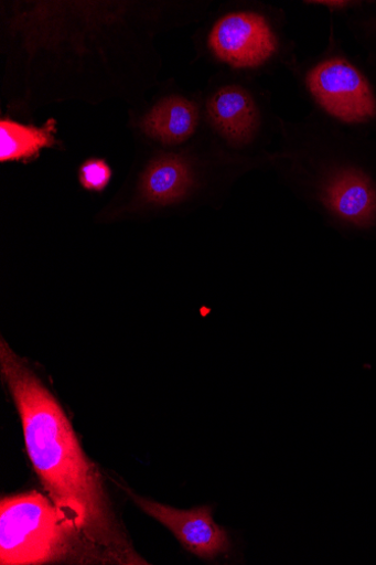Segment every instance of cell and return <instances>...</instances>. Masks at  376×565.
I'll list each match as a JSON object with an SVG mask.
<instances>
[{
  "mask_svg": "<svg viewBox=\"0 0 376 565\" xmlns=\"http://www.w3.org/2000/svg\"><path fill=\"white\" fill-rule=\"evenodd\" d=\"M202 43L212 61L236 72L291 73L300 62L298 44L288 32L287 12L270 4H246L221 13L204 32Z\"/></svg>",
  "mask_w": 376,
  "mask_h": 565,
  "instance_id": "obj_4",
  "label": "cell"
},
{
  "mask_svg": "<svg viewBox=\"0 0 376 565\" xmlns=\"http://www.w3.org/2000/svg\"><path fill=\"white\" fill-rule=\"evenodd\" d=\"M111 170L104 161L92 160L80 169L79 179L84 188L101 191L111 179Z\"/></svg>",
  "mask_w": 376,
  "mask_h": 565,
  "instance_id": "obj_11",
  "label": "cell"
},
{
  "mask_svg": "<svg viewBox=\"0 0 376 565\" xmlns=\"http://www.w3.org/2000/svg\"><path fill=\"white\" fill-rule=\"evenodd\" d=\"M204 100V116L221 142L234 151H254L256 158L272 162L271 145L279 135V119L272 95L250 81L214 84Z\"/></svg>",
  "mask_w": 376,
  "mask_h": 565,
  "instance_id": "obj_6",
  "label": "cell"
},
{
  "mask_svg": "<svg viewBox=\"0 0 376 565\" xmlns=\"http://www.w3.org/2000/svg\"><path fill=\"white\" fill-rule=\"evenodd\" d=\"M333 17L325 50L300 61L290 74L312 113L346 131L367 137L376 131V85L367 70L346 53Z\"/></svg>",
  "mask_w": 376,
  "mask_h": 565,
  "instance_id": "obj_3",
  "label": "cell"
},
{
  "mask_svg": "<svg viewBox=\"0 0 376 565\" xmlns=\"http://www.w3.org/2000/svg\"><path fill=\"white\" fill-rule=\"evenodd\" d=\"M271 169L330 228L347 239L376 241V143L314 113L279 119Z\"/></svg>",
  "mask_w": 376,
  "mask_h": 565,
  "instance_id": "obj_2",
  "label": "cell"
},
{
  "mask_svg": "<svg viewBox=\"0 0 376 565\" xmlns=\"http://www.w3.org/2000/svg\"><path fill=\"white\" fill-rule=\"evenodd\" d=\"M129 494L149 516L168 527L190 553L205 561L230 553L233 545L228 532L214 521L212 507L182 510L130 491Z\"/></svg>",
  "mask_w": 376,
  "mask_h": 565,
  "instance_id": "obj_7",
  "label": "cell"
},
{
  "mask_svg": "<svg viewBox=\"0 0 376 565\" xmlns=\"http://www.w3.org/2000/svg\"><path fill=\"white\" fill-rule=\"evenodd\" d=\"M203 114L196 98L172 94L157 103L146 116L142 127L148 136L161 143L179 147L195 137Z\"/></svg>",
  "mask_w": 376,
  "mask_h": 565,
  "instance_id": "obj_8",
  "label": "cell"
},
{
  "mask_svg": "<svg viewBox=\"0 0 376 565\" xmlns=\"http://www.w3.org/2000/svg\"><path fill=\"white\" fill-rule=\"evenodd\" d=\"M100 563L95 551L36 491L0 502V564Z\"/></svg>",
  "mask_w": 376,
  "mask_h": 565,
  "instance_id": "obj_5",
  "label": "cell"
},
{
  "mask_svg": "<svg viewBox=\"0 0 376 565\" xmlns=\"http://www.w3.org/2000/svg\"><path fill=\"white\" fill-rule=\"evenodd\" d=\"M55 120H49L43 128L25 127L11 120L0 122V161L30 159L43 147L55 143Z\"/></svg>",
  "mask_w": 376,
  "mask_h": 565,
  "instance_id": "obj_9",
  "label": "cell"
},
{
  "mask_svg": "<svg viewBox=\"0 0 376 565\" xmlns=\"http://www.w3.org/2000/svg\"><path fill=\"white\" fill-rule=\"evenodd\" d=\"M344 18L354 39L366 51L367 65L376 77V2H363Z\"/></svg>",
  "mask_w": 376,
  "mask_h": 565,
  "instance_id": "obj_10",
  "label": "cell"
},
{
  "mask_svg": "<svg viewBox=\"0 0 376 565\" xmlns=\"http://www.w3.org/2000/svg\"><path fill=\"white\" fill-rule=\"evenodd\" d=\"M0 370L18 407L34 470L65 521L100 563L144 564L118 523L100 473L84 452L64 408L4 339Z\"/></svg>",
  "mask_w": 376,
  "mask_h": 565,
  "instance_id": "obj_1",
  "label": "cell"
},
{
  "mask_svg": "<svg viewBox=\"0 0 376 565\" xmlns=\"http://www.w3.org/2000/svg\"><path fill=\"white\" fill-rule=\"evenodd\" d=\"M307 8L326 9L330 14H342L343 17L350 12L359 9L363 2H354V0H304L301 2Z\"/></svg>",
  "mask_w": 376,
  "mask_h": 565,
  "instance_id": "obj_12",
  "label": "cell"
}]
</instances>
